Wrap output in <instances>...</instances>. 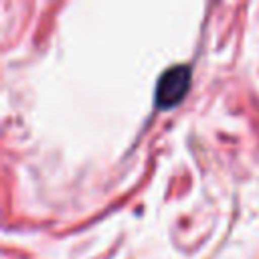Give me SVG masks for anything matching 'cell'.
Instances as JSON below:
<instances>
[{"mask_svg":"<svg viewBox=\"0 0 259 259\" xmlns=\"http://www.w3.org/2000/svg\"><path fill=\"white\" fill-rule=\"evenodd\" d=\"M190 67L188 65H172L168 67L156 83L154 89V103L160 109H168L174 107L176 103L182 101V97L186 95L188 87H190Z\"/></svg>","mask_w":259,"mask_h":259,"instance_id":"1","label":"cell"}]
</instances>
